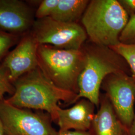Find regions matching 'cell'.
Returning <instances> with one entry per match:
<instances>
[{"label": "cell", "mask_w": 135, "mask_h": 135, "mask_svg": "<svg viewBox=\"0 0 135 135\" xmlns=\"http://www.w3.org/2000/svg\"><path fill=\"white\" fill-rule=\"evenodd\" d=\"M15 91L5 101L16 107L47 112L55 121L58 103H75L77 94L57 87L38 67L15 81Z\"/></svg>", "instance_id": "6da1fadb"}, {"label": "cell", "mask_w": 135, "mask_h": 135, "mask_svg": "<svg viewBox=\"0 0 135 135\" xmlns=\"http://www.w3.org/2000/svg\"><path fill=\"white\" fill-rule=\"evenodd\" d=\"M82 49L85 54L86 63L79 78L75 102L79 99H86L98 107L104 79L112 74L124 73L131 75L130 69L125 59L109 47L90 41L85 42Z\"/></svg>", "instance_id": "7a4b0ae2"}, {"label": "cell", "mask_w": 135, "mask_h": 135, "mask_svg": "<svg viewBox=\"0 0 135 135\" xmlns=\"http://www.w3.org/2000/svg\"><path fill=\"white\" fill-rule=\"evenodd\" d=\"M129 18L118 0H91L81 22L90 42L111 47L120 43Z\"/></svg>", "instance_id": "3957f363"}, {"label": "cell", "mask_w": 135, "mask_h": 135, "mask_svg": "<svg viewBox=\"0 0 135 135\" xmlns=\"http://www.w3.org/2000/svg\"><path fill=\"white\" fill-rule=\"evenodd\" d=\"M37 56L39 67L49 80L61 89L78 94L79 80L86 63L82 48L67 50L39 45Z\"/></svg>", "instance_id": "277c9868"}, {"label": "cell", "mask_w": 135, "mask_h": 135, "mask_svg": "<svg viewBox=\"0 0 135 135\" xmlns=\"http://www.w3.org/2000/svg\"><path fill=\"white\" fill-rule=\"evenodd\" d=\"M30 32L39 45L61 49L80 50L88 38L78 23H65L51 17L36 20Z\"/></svg>", "instance_id": "5b68a950"}, {"label": "cell", "mask_w": 135, "mask_h": 135, "mask_svg": "<svg viewBox=\"0 0 135 135\" xmlns=\"http://www.w3.org/2000/svg\"><path fill=\"white\" fill-rule=\"evenodd\" d=\"M0 118L5 135H57L46 116L0 101Z\"/></svg>", "instance_id": "8992f818"}, {"label": "cell", "mask_w": 135, "mask_h": 135, "mask_svg": "<svg viewBox=\"0 0 135 135\" xmlns=\"http://www.w3.org/2000/svg\"><path fill=\"white\" fill-rule=\"evenodd\" d=\"M101 88L106 92L118 119L128 132L135 115V81L126 73L112 74L104 79Z\"/></svg>", "instance_id": "52a82bcc"}, {"label": "cell", "mask_w": 135, "mask_h": 135, "mask_svg": "<svg viewBox=\"0 0 135 135\" xmlns=\"http://www.w3.org/2000/svg\"><path fill=\"white\" fill-rule=\"evenodd\" d=\"M22 0H0V30L23 36L30 32L35 18L34 2Z\"/></svg>", "instance_id": "ba28073f"}, {"label": "cell", "mask_w": 135, "mask_h": 135, "mask_svg": "<svg viewBox=\"0 0 135 135\" xmlns=\"http://www.w3.org/2000/svg\"><path fill=\"white\" fill-rule=\"evenodd\" d=\"M39 46L30 32L21 37L16 47L6 56L1 65L8 71L12 83L39 67L37 56Z\"/></svg>", "instance_id": "9c48e42d"}, {"label": "cell", "mask_w": 135, "mask_h": 135, "mask_svg": "<svg viewBox=\"0 0 135 135\" xmlns=\"http://www.w3.org/2000/svg\"><path fill=\"white\" fill-rule=\"evenodd\" d=\"M95 106L88 100L81 99L71 108L62 109L59 107L55 121L60 130L87 131L92 125Z\"/></svg>", "instance_id": "30bf717a"}, {"label": "cell", "mask_w": 135, "mask_h": 135, "mask_svg": "<svg viewBox=\"0 0 135 135\" xmlns=\"http://www.w3.org/2000/svg\"><path fill=\"white\" fill-rule=\"evenodd\" d=\"M99 106L92 123L96 135H128L106 95L100 99Z\"/></svg>", "instance_id": "8fae6325"}, {"label": "cell", "mask_w": 135, "mask_h": 135, "mask_svg": "<svg viewBox=\"0 0 135 135\" xmlns=\"http://www.w3.org/2000/svg\"><path fill=\"white\" fill-rule=\"evenodd\" d=\"M89 2L88 0H60L50 17L65 23H78L81 19Z\"/></svg>", "instance_id": "7c38bea8"}, {"label": "cell", "mask_w": 135, "mask_h": 135, "mask_svg": "<svg viewBox=\"0 0 135 135\" xmlns=\"http://www.w3.org/2000/svg\"><path fill=\"white\" fill-rule=\"evenodd\" d=\"M125 59L130 69L131 77L135 81V44H118L110 47Z\"/></svg>", "instance_id": "4fadbf2b"}, {"label": "cell", "mask_w": 135, "mask_h": 135, "mask_svg": "<svg viewBox=\"0 0 135 135\" xmlns=\"http://www.w3.org/2000/svg\"><path fill=\"white\" fill-rule=\"evenodd\" d=\"M22 37L0 30V65L10 52V49L17 45Z\"/></svg>", "instance_id": "5bb4252c"}, {"label": "cell", "mask_w": 135, "mask_h": 135, "mask_svg": "<svg viewBox=\"0 0 135 135\" xmlns=\"http://www.w3.org/2000/svg\"><path fill=\"white\" fill-rule=\"evenodd\" d=\"M15 91L13 83L10 81L9 73L7 69L1 64L0 65V101L5 100L6 94L11 96Z\"/></svg>", "instance_id": "9a60e30c"}, {"label": "cell", "mask_w": 135, "mask_h": 135, "mask_svg": "<svg viewBox=\"0 0 135 135\" xmlns=\"http://www.w3.org/2000/svg\"><path fill=\"white\" fill-rule=\"evenodd\" d=\"M60 0H43L40 2L35 12L36 20L50 17L57 7Z\"/></svg>", "instance_id": "2e32d148"}, {"label": "cell", "mask_w": 135, "mask_h": 135, "mask_svg": "<svg viewBox=\"0 0 135 135\" xmlns=\"http://www.w3.org/2000/svg\"><path fill=\"white\" fill-rule=\"evenodd\" d=\"M120 43L124 44H135V15L130 16L128 23L121 33Z\"/></svg>", "instance_id": "e0dca14e"}, {"label": "cell", "mask_w": 135, "mask_h": 135, "mask_svg": "<svg viewBox=\"0 0 135 135\" xmlns=\"http://www.w3.org/2000/svg\"><path fill=\"white\" fill-rule=\"evenodd\" d=\"M129 17L135 15V0H118Z\"/></svg>", "instance_id": "ac0fdd59"}, {"label": "cell", "mask_w": 135, "mask_h": 135, "mask_svg": "<svg viewBox=\"0 0 135 135\" xmlns=\"http://www.w3.org/2000/svg\"><path fill=\"white\" fill-rule=\"evenodd\" d=\"M57 135H91V134L87 131L59 130Z\"/></svg>", "instance_id": "d6986e66"}, {"label": "cell", "mask_w": 135, "mask_h": 135, "mask_svg": "<svg viewBox=\"0 0 135 135\" xmlns=\"http://www.w3.org/2000/svg\"><path fill=\"white\" fill-rule=\"evenodd\" d=\"M128 135H135V115L133 121L128 132Z\"/></svg>", "instance_id": "ffe728a7"}, {"label": "cell", "mask_w": 135, "mask_h": 135, "mask_svg": "<svg viewBox=\"0 0 135 135\" xmlns=\"http://www.w3.org/2000/svg\"><path fill=\"white\" fill-rule=\"evenodd\" d=\"M0 135H5L4 129H3V126L1 118H0Z\"/></svg>", "instance_id": "44dd1931"}, {"label": "cell", "mask_w": 135, "mask_h": 135, "mask_svg": "<svg viewBox=\"0 0 135 135\" xmlns=\"http://www.w3.org/2000/svg\"></svg>", "instance_id": "7402d4cb"}]
</instances>
